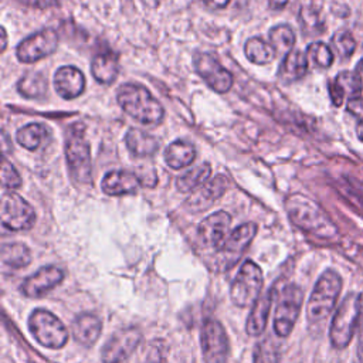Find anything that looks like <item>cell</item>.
<instances>
[{
	"instance_id": "1f68e13d",
	"label": "cell",
	"mask_w": 363,
	"mask_h": 363,
	"mask_svg": "<svg viewBox=\"0 0 363 363\" xmlns=\"http://www.w3.org/2000/svg\"><path fill=\"white\" fill-rule=\"evenodd\" d=\"M269 44L275 50V54L286 55L292 51L295 44V34L288 24H278L269 30Z\"/></svg>"
},
{
	"instance_id": "d6a6232c",
	"label": "cell",
	"mask_w": 363,
	"mask_h": 363,
	"mask_svg": "<svg viewBox=\"0 0 363 363\" xmlns=\"http://www.w3.org/2000/svg\"><path fill=\"white\" fill-rule=\"evenodd\" d=\"M330 44L333 47V50L336 51V54L340 58H349L354 50H356V40L353 37V34L346 30V28H340L337 30L330 40Z\"/></svg>"
},
{
	"instance_id": "e575fe53",
	"label": "cell",
	"mask_w": 363,
	"mask_h": 363,
	"mask_svg": "<svg viewBox=\"0 0 363 363\" xmlns=\"http://www.w3.org/2000/svg\"><path fill=\"white\" fill-rule=\"evenodd\" d=\"M254 363H279V352L277 343L271 337L258 342L252 353Z\"/></svg>"
},
{
	"instance_id": "7bdbcfd3",
	"label": "cell",
	"mask_w": 363,
	"mask_h": 363,
	"mask_svg": "<svg viewBox=\"0 0 363 363\" xmlns=\"http://www.w3.org/2000/svg\"><path fill=\"white\" fill-rule=\"evenodd\" d=\"M268 1H269V6L272 9H275V10L284 9L286 6V3H288V0H268Z\"/></svg>"
},
{
	"instance_id": "4dcf8cb0",
	"label": "cell",
	"mask_w": 363,
	"mask_h": 363,
	"mask_svg": "<svg viewBox=\"0 0 363 363\" xmlns=\"http://www.w3.org/2000/svg\"><path fill=\"white\" fill-rule=\"evenodd\" d=\"M48 135V130L40 125V123H27L26 126L20 128L16 133V139L18 145L28 150L38 149L43 142H45V136Z\"/></svg>"
},
{
	"instance_id": "74e56055",
	"label": "cell",
	"mask_w": 363,
	"mask_h": 363,
	"mask_svg": "<svg viewBox=\"0 0 363 363\" xmlns=\"http://www.w3.org/2000/svg\"><path fill=\"white\" fill-rule=\"evenodd\" d=\"M357 357L363 363V291L359 294V319H357Z\"/></svg>"
},
{
	"instance_id": "5bb4252c",
	"label": "cell",
	"mask_w": 363,
	"mask_h": 363,
	"mask_svg": "<svg viewBox=\"0 0 363 363\" xmlns=\"http://www.w3.org/2000/svg\"><path fill=\"white\" fill-rule=\"evenodd\" d=\"M255 234H257L255 223H244L228 234L224 244L218 248V255H220V261L223 262V268L228 269L235 264V261L241 257V254L250 245Z\"/></svg>"
},
{
	"instance_id": "8992f818",
	"label": "cell",
	"mask_w": 363,
	"mask_h": 363,
	"mask_svg": "<svg viewBox=\"0 0 363 363\" xmlns=\"http://www.w3.org/2000/svg\"><path fill=\"white\" fill-rule=\"evenodd\" d=\"M262 282L261 268L254 261H245L231 284V302L240 308L252 306L259 298Z\"/></svg>"
},
{
	"instance_id": "5b68a950",
	"label": "cell",
	"mask_w": 363,
	"mask_h": 363,
	"mask_svg": "<svg viewBox=\"0 0 363 363\" xmlns=\"http://www.w3.org/2000/svg\"><path fill=\"white\" fill-rule=\"evenodd\" d=\"M28 329L34 339L48 349H61L68 340V330L64 323L45 309H34L30 313Z\"/></svg>"
},
{
	"instance_id": "ac0fdd59",
	"label": "cell",
	"mask_w": 363,
	"mask_h": 363,
	"mask_svg": "<svg viewBox=\"0 0 363 363\" xmlns=\"http://www.w3.org/2000/svg\"><path fill=\"white\" fill-rule=\"evenodd\" d=\"M54 88L64 99H74L84 92L85 77L78 68L64 65L54 74Z\"/></svg>"
},
{
	"instance_id": "b9f144b4",
	"label": "cell",
	"mask_w": 363,
	"mask_h": 363,
	"mask_svg": "<svg viewBox=\"0 0 363 363\" xmlns=\"http://www.w3.org/2000/svg\"><path fill=\"white\" fill-rule=\"evenodd\" d=\"M354 74H356V77H357V79L360 81V85H362V88H363V58L357 62V65H356V68H354Z\"/></svg>"
},
{
	"instance_id": "ffe728a7",
	"label": "cell",
	"mask_w": 363,
	"mask_h": 363,
	"mask_svg": "<svg viewBox=\"0 0 363 363\" xmlns=\"http://www.w3.org/2000/svg\"><path fill=\"white\" fill-rule=\"evenodd\" d=\"M72 335L74 339L85 346V347H91L92 345H95V342L98 340L101 330H102V322L101 319L89 312H84L79 313L74 322H72Z\"/></svg>"
},
{
	"instance_id": "836d02e7",
	"label": "cell",
	"mask_w": 363,
	"mask_h": 363,
	"mask_svg": "<svg viewBox=\"0 0 363 363\" xmlns=\"http://www.w3.org/2000/svg\"><path fill=\"white\" fill-rule=\"evenodd\" d=\"M306 55H308V60H311L319 68L330 67L335 58L330 47L322 41L311 43L306 48Z\"/></svg>"
},
{
	"instance_id": "d6986e66",
	"label": "cell",
	"mask_w": 363,
	"mask_h": 363,
	"mask_svg": "<svg viewBox=\"0 0 363 363\" xmlns=\"http://www.w3.org/2000/svg\"><path fill=\"white\" fill-rule=\"evenodd\" d=\"M139 184L140 182L136 173L128 170H112L104 176L101 187L108 196H122L135 193Z\"/></svg>"
},
{
	"instance_id": "277c9868",
	"label": "cell",
	"mask_w": 363,
	"mask_h": 363,
	"mask_svg": "<svg viewBox=\"0 0 363 363\" xmlns=\"http://www.w3.org/2000/svg\"><path fill=\"white\" fill-rule=\"evenodd\" d=\"M359 319V295L349 294L335 311L329 339L333 347L345 349L353 339Z\"/></svg>"
},
{
	"instance_id": "8fae6325",
	"label": "cell",
	"mask_w": 363,
	"mask_h": 363,
	"mask_svg": "<svg viewBox=\"0 0 363 363\" xmlns=\"http://www.w3.org/2000/svg\"><path fill=\"white\" fill-rule=\"evenodd\" d=\"M196 72L204 79V82L218 94L227 92L233 85L231 72L224 68L218 60L208 52H196L193 57Z\"/></svg>"
},
{
	"instance_id": "603a6c76",
	"label": "cell",
	"mask_w": 363,
	"mask_h": 363,
	"mask_svg": "<svg viewBox=\"0 0 363 363\" xmlns=\"http://www.w3.org/2000/svg\"><path fill=\"white\" fill-rule=\"evenodd\" d=\"M271 303H272V289H269L268 292L261 295L257 299V302L252 305V309L248 315L247 325H245L247 333L250 336H258L265 329L268 315H269V309H271Z\"/></svg>"
},
{
	"instance_id": "484cf974",
	"label": "cell",
	"mask_w": 363,
	"mask_h": 363,
	"mask_svg": "<svg viewBox=\"0 0 363 363\" xmlns=\"http://www.w3.org/2000/svg\"><path fill=\"white\" fill-rule=\"evenodd\" d=\"M31 254L27 245L20 242L1 245V265L4 271H14L24 268L30 264Z\"/></svg>"
},
{
	"instance_id": "bcb514c9",
	"label": "cell",
	"mask_w": 363,
	"mask_h": 363,
	"mask_svg": "<svg viewBox=\"0 0 363 363\" xmlns=\"http://www.w3.org/2000/svg\"><path fill=\"white\" fill-rule=\"evenodd\" d=\"M146 363H164V362H162V360H149Z\"/></svg>"
},
{
	"instance_id": "7402d4cb",
	"label": "cell",
	"mask_w": 363,
	"mask_h": 363,
	"mask_svg": "<svg viewBox=\"0 0 363 363\" xmlns=\"http://www.w3.org/2000/svg\"><path fill=\"white\" fill-rule=\"evenodd\" d=\"M308 71V55L301 50H292L288 52L279 65L278 77L281 81L289 84L301 79Z\"/></svg>"
},
{
	"instance_id": "4fadbf2b",
	"label": "cell",
	"mask_w": 363,
	"mask_h": 363,
	"mask_svg": "<svg viewBox=\"0 0 363 363\" xmlns=\"http://www.w3.org/2000/svg\"><path fill=\"white\" fill-rule=\"evenodd\" d=\"M142 335L138 329H121L113 333L109 340L102 347V362L104 363H122L125 362L133 350L138 347Z\"/></svg>"
},
{
	"instance_id": "d4e9b609",
	"label": "cell",
	"mask_w": 363,
	"mask_h": 363,
	"mask_svg": "<svg viewBox=\"0 0 363 363\" xmlns=\"http://www.w3.org/2000/svg\"><path fill=\"white\" fill-rule=\"evenodd\" d=\"M164 162L172 169H182L189 166L196 159L194 146L184 140H174L164 150Z\"/></svg>"
},
{
	"instance_id": "ab89813d",
	"label": "cell",
	"mask_w": 363,
	"mask_h": 363,
	"mask_svg": "<svg viewBox=\"0 0 363 363\" xmlns=\"http://www.w3.org/2000/svg\"><path fill=\"white\" fill-rule=\"evenodd\" d=\"M23 4L27 6H33V7H40V9H45V7H52L55 6L58 1L57 0H18Z\"/></svg>"
},
{
	"instance_id": "44dd1931",
	"label": "cell",
	"mask_w": 363,
	"mask_h": 363,
	"mask_svg": "<svg viewBox=\"0 0 363 363\" xmlns=\"http://www.w3.org/2000/svg\"><path fill=\"white\" fill-rule=\"evenodd\" d=\"M362 85L357 79L356 74L350 71H342L336 75V78L329 84V95L332 104L335 106H340L345 98L352 99L354 96L362 95Z\"/></svg>"
},
{
	"instance_id": "30bf717a",
	"label": "cell",
	"mask_w": 363,
	"mask_h": 363,
	"mask_svg": "<svg viewBox=\"0 0 363 363\" xmlns=\"http://www.w3.org/2000/svg\"><path fill=\"white\" fill-rule=\"evenodd\" d=\"M200 339L204 363H227L228 337L218 320L207 319L201 328Z\"/></svg>"
},
{
	"instance_id": "2e32d148",
	"label": "cell",
	"mask_w": 363,
	"mask_h": 363,
	"mask_svg": "<svg viewBox=\"0 0 363 363\" xmlns=\"http://www.w3.org/2000/svg\"><path fill=\"white\" fill-rule=\"evenodd\" d=\"M62 279L64 272L60 268L54 265L43 267L23 281L20 291L28 298H38L55 288Z\"/></svg>"
},
{
	"instance_id": "9a60e30c",
	"label": "cell",
	"mask_w": 363,
	"mask_h": 363,
	"mask_svg": "<svg viewBox=\"0 0 363 363\" xmlns=\"http://www.w3.org/2000/svg\"><path fill=\"white\" fill-rule=\"evenodd\" d=\"M231 224V216L224 211H216L210 216H207L200 224H199V238L203 245L208 248L218 250L225 238L228 237V230Z\"/></svg>"
},
{
	"instance_id": "83f0119b",
	"label": "cell",
	"mask_w": 363,
	"mask_h": 363,
	"mask_svg": "<svg viewBox=\"0 0 363 363\" xmlns=\"http://www.w3.org/2000/svg\"><path fill=\"white\" fill-rule=\"evenodd\" d=\"M210 173H211V166L208 163H201L184 172L183 174H180L176 179V187L182 193L194 191L207 182V179L210 177Z\"/></svg>"
},
{
	"instance_id": "ba28073f",
	"label": "cell",
	"mask_w": 363,
	"mask_h": 363,
	"mask_svg": "<svg viewBox=\"0 0 363 363\" xmlns=\"http://www.w3.org/2000/svg\"><path fill=\"white\" fill-rule=\"evenodd\" d=\"M0 217L1 225L10 231L28 230L35 221L34 208L28 204V201L13 191H4L1 194Z\"/></svg>"
},
{
	"instance_id": "7c38bea8",
	"label": "cell",
	"mask_w": 363,
	"mask_h": 363,
	"mask_svg": "<svg viewBox=\"0 0 363 363\" xmlns=\"http://www.w3.org/2000/svg\"><path fill=\"white\" fill-rule=\"evenodd\" d=\"M58 45V35L52 28H44L27 37L17 45V58L21 62H35L55 51Z\"/></svg>"
},
{
	"instance_id": "4316f807",
	"label": "cell",
	"mask_w": 363,
	"mask_h": 363,
	"mask_svg": "<svg viewBox=\"0 0 363 363\" xmlns=\"http://www.w3.org/2000/svg\"><path fill=\"white\" fill-rule=\"evenodd\" d=\"M119 65L113 54H98L91 62V72L94 78L105 85L112 84L118 77Z\"/></svg>"
},
{
	"instance_id": "e0dca14e",
	"label": "cell",
	"mask_w": 363,
	"mask_h": 363,
	"mask_svg": "<svg viewBox=\"0 0 363 363\" xmlns=\"http://www.w3.org/2000/svg\"><path fill=\"white\" fill-rule=\"evenodd\" d=\"M227 184H228V180L223 174H218V176L213 177L211 180H207L203 186H200L197 190L193 191V194L187 200L186 206L191 211L206 210L218 197H221L224 194V191L227 190Z\"/></svg>"
},
{
	"instance_id": "60d3db41",
	"label": "cell",
	"mask_w": 363,
	"mask_h": 363,
	"mask_svg": "<svg viewBox=\"0 0 363 363\" xmlns=\"http://www.w3.org/2000/svg\"><path fill=\"white\" fill-rule=\"evenodd\" d=\"M210 9H224L230 0H201Z\"/></svg>"
},
{
	"instance_id": "cb8c5ba5",
	"label": "cell",
	"mask_w": 363,
	"mask_h": 363,
	"mask_svg": "<svg viewBox=\"0 0 363 363\" xmlns=\"http://www.w3.org/2000/svg\"><path fill=\"white\" fill-rule=\"evenodd\" d=\"M125 143L129 152L138 157L152 156L159 149V140L140 129H129L125 135Z\"/></svg>"
},
{
	"instance_id": "7a4b0ae2",
	"label": "cell",
	"mask_w": 363,
	"mask_h": 363,
	"mask_svg": "<svg viewBox=\"0 0 363 363\" xmlns=\"http://www.w3.org/2000/svg\"><path fill=\"white\" fill-rule=\"evenodd\" d=\"M116 99L121 108L139 123L157 125L163 119V106L142 85H122L116 92Z\"/></svg>"
},
{
	"instance_id": "8d00e7d4",
	"label": "cell",
	"mask_w": 363,
	"mask_h": 363,
	"mask_svg": "<svg viewBox=\"0 0 363 363\" xmlns=\"http://www.w3.org/2000/svg\"><path fill=\"white\" fill-rule=\"evenodd\" d=\"M1 184L3 187L7 189H17L21 186V177L18 174V172L16 170V167L13 164H10L6 159H3V164H1Z\"/></svg>"
},
{
	"instance_id": "f6af8a7d",
	"label": "cell",
	"mask_w": 363,
	"mask_h": 363,
	"mask_svg": "<svg viewBox=\"0 0 363 363\" xmlns=\"http://www.w3.org/2000/svg\"><path fill=\"white\" fill-rule=\"evenodd\" d=\"M7 37H6V28L4 27H1V50L4 51V48H6V43H7V40H6Z\"/></svg>"
},
{
	"instance_id": "f546056e",
	"label": "cell",
	"mask_w": 363,
	"mask_h": 363,
	"mask_svg": "<svg viewBox=\"0 0 363 363\" xmlns=\"http://www.w3.org/2000/svg\"><path fill=\"white\" fill-rule=\"evenodd\" d=\"M244 51L247 58L254 64H268L277 55L272 45L259 37L250 38L244 45Z\"/></svg>"
},
{
	"instance_id": "9c48e42d",
	"label": "cell",
	"mask_w": 363,
	"mask_h": 363,
	"mask_svg": "<svg viewBox=\"0 0 363 363\" xmlns=\"http://www.w3.org/2000/svg\"><path fill=\"white\" fill-rule=\"evenodd\" d=\"M65 157L72 179L78 183L91 182V150L82 130H72L65 143Z\"/></svg>"
},
{
	"instance_id": "d590c367",
	"label": "cell",
	"mask_w": 363,
	"mask_h": 363,
	"mask_svg": "<svg viewBox=\"0 0 363 363\" xmlns=\"http://www.w3.org/2000/svg\"><path fill=\"white\" fill-rule=\"evenodd\" d=\"M299 23L305 34H319L323 28V21L319 17L318 11L311 7H303L299 13Z\"/></svg>"
},
{
	"instance_id": "f35d334b",
	"label": "cell",
	"mask_w": 363,
	"mask_h": 363,
	"mask_svg": "<svg viewBox=\"0 0 363 363\" xmlns=\"http://www.w3.org/2000/svg\"><path fill=\"white\" fill-rule=\"evenodd\" d=\"M346 108L352 115H354L357 119H360V122H363V95L347 99Z\"/></svg>"
},
{
	"instance_id": "6da1fadb",
	"label": "cell",
	"mask_w": 363,
	"mask_h": 363,
	"mask_svg": "<svg viewBox=\"0 0 363 363\" xmlns=\"http://www.w3.org/2000/svg\"><path fill=\"white\" fill-rule=\"evenodd\" d=\"M285 210L291 221L302 231L320 240L330 241L337 238L336 224L315 200L295 193L285 200Z\"/></svg>"
},
{
	"instance_id": "3957f363",
	"label": "cell",
	"mask_w": 363,
	"mask_h": 363,
	"mask_svg": "<svg viewBox=\"0 0 363 363\" xmlns=\"http://www.w3.org/2000/svg\"><path fill=\"white\" fill-rule=\"evenodd\" d=\"M342 291V277L335 269H326L318 278L308 305L306 318L311 323L325 320L335 309L336 301Z\"/></svg>"
},
{
	"instance_id": "ee69618b",
	"label": "cell",
	"mask_w": 363,
	"mask_h": 363,
	"mask_svg": "<svg viewBox=\"0 0 363 363\" xmlns=\"http://www.w3.org/2000/svg\"><path fill=\"white\" fill-rule=\"evenodd\" d=\"M356 135H357V138L363 142V122H360V123L357 125V128H356Z\"/></svg>"
},
{
	"instance_id": "f1b7e54d",
	"label": "cell",
	"mask_w": 363,
	"mask_h": 363,
	"mask_svg": "<svg viewBox=\"0 0 363 363\" xmlns=\"http://www.w3.org/2000/svg\"><path fill=\"white\" fill-rule=\"evenodd\" d=\"M47 78L41 72H27L17 82V91L26 98H41L47 94Z\"/></svg>"
},
{
	"instance_id": "52a82bcc",
	"label": "cell",
	"mask_w": 363,
	"mask_h": 363,
	"mask_svg": "<svg viewBox=\"0 0 363 363\" xmlns=\"http://www.w3.org/2000/svg\"><path fill=\"white\" fill-rule=\"evenodd\" d=\"M303 301L302 289L295 284H286L277 299L274 313V332L279 337H286L298 319Z\"/></svg>"
}]
</instances>
